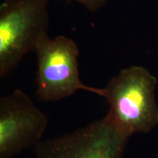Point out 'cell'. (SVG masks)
Instances as JSON below:
<instances>
[{
	"instance_id": "cell-4",
	"label": "cell",
	"mask_w": 158,
	"mask_h": 158,
	"mask_svg": "<svg viewBox=\"0 0 158 158\" xmlns=\"http://www.w3.org/2000/svg\"><path fill=\"white\" fill-rule=\"evenodd\" d=\"M129 138L107 114L73 133L39 142L34 149L37 158H122Z\"/></svg>"
},
{
	"instance_id": "cell-2",
	"label": "cell",
	"mask_w": 158,
	"mask_h": 158,
	"mask_svg": "<svg viewBox=\"0 0 158 158\" xmlns=\"http://www.w3.org/2000/svg\"><path fill=\"white\" fill-rule=\"evenodd\" d=\"M51 0H4L0 5V76L48 38Z\"/></svg>"
},
{
	"instance_id": "cell-6",
	"label": "cell",
	"mask_w": 158,
	"mask_h": 158,
	"mask_svg": "<svg viewBox=\"0 0 158 158\" xmlns=\"http://www.w3.org/2000/svg\"><path fill=\"white\" fill-rule=\"evenodd\" d=\"M86 7L90 12H98L102 8L109 0H73Z\"/></svg>"
},
{
	"instance_id": "cell-3",
	"label": "cell",
	"mask_w": 158,
	"mask_h": 158,
	"mask_svg": "<svg viewBox=\"0 0 158 158\" xmlns=\"http://www.w3.org/2000/svg\"><path fill=\"white\" fill-rule=\"evenodd\" d=\"M37 59V96L43 102L61 100L77 91H88L104 98V88L83 84L79 76L78 45L63 35L48 37L35 50Z\"/></svg>"
},
{
	"instance_id": "cell-5",
	"label": "cell",
	"mask_w": 158,
	"mask_h": 158,
	"mask_svg": "<svg viewBox=\"0 0 158 158\" xmlns=\"http://www.w3.org/2000/svg\"><path fill=\"white\" fill-rule=\"evenodd\" d=\"M48 118L22 90L0 98V158H10L40 142Z\"/></svg>"
},
{
	"instance_id": "cell-1",
	"label": "cell",
	"mask_w": 158,
	"mask_h": 158,
	"mask_svg": "<svg viewBox=\"0 0 158 158\" xmlns=\"http://www.w3.org/2000/svg\"><path fill=\"white\" fill-rule=\"evenodd\" d=\"M157 84L149 70L133 65L120 70L104 87V98L110 105L108 114L130 137L149 133L158 124Z\"/></svg>"
}]
</instances>
